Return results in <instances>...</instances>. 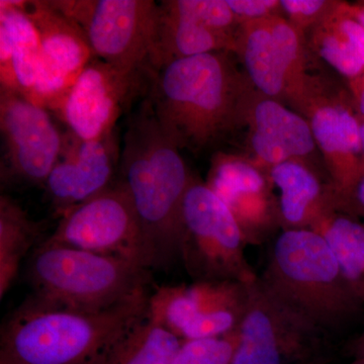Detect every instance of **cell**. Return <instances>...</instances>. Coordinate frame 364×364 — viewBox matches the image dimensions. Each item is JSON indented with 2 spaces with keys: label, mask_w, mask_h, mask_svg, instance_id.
<instances>
[{
  "label": "cell",
  "mask_w": 364,
  "mask_h": 364,
  "mask_svg": "<svg viewBox=\"0 0 364 364\" xmlns=\"http://www.w3.org/2000/svg\"><path fill=\"white\" fill-rule=\"evenodd\" d=\"M306 48L347 81L364 73V28L338 1L309 31Z\"/></svg>",
  "instance_id": "20"
},
{
  "label": "cell",
  "mask_w": 364,
  "mask_h": 364,
  "mask_svg": "<svg viewBox=\"0 0 364 364\" xmlns=\"http://www.w3.org/2000/svg\"><path fill=\"white\" fill-rule=\"evenodd\" d=\"M349 351L354 358L364 356V330L363 333L349 345Z\"/></svg>",
  "instance_id": "30"
},
{
  "label": "cell",
  "mask_w": 364,
  "mask_h": 364,
  "mask_svg": "<svg viewBox=\"0 0 364 364\" xmlns=\"http://www.w3.org/2000/svg\"><path fill=\"white\" fill-rule=\"evenodd\" d=\"M26 1H0L1 85L30 97L37 75L40 38L25 11Z\"/></svg>",
  "instance_id": "19"
},
{
  "label": "cell",
  "mask_w": 364,
  "mask_h": 364,
  "mask_svg": "<svg viewBox=\"0 0 364 364\" xmlns=\"http://www.w3.org/2000/svg\"><path fill=\"white\" fill-rule=\"evenodd\" d=\"M347 364H364V356H359V358H354L351 363Z\"/></svg>",
  "instance_id": "33"
},
{
  "label": "cell",
  "mask_w": 364,
  "mask_h": 364,
  "mask_svg": "<svg viewBox=\"0 0 364 364\" xmlns=\"http://www.w3.org/2000/svg\"><path fill=\"white\" fill-rule=\"evenodd\" d=\"M259 277L273 294L329 333L363 312L364 303L349 287L329 244L313 230H282Z\"/></svg>",
  "instance_id": "4"
},
{
  "label": "cell",
  "mask_w": 364,
  "mask_h": 364,
  "mask_svg": "<svg viewBox=\"0 0 364 364\" xmlns=\"http://www.w3.org/2000/svg\"><path fill=\"white\" fill-rule=\"evenodd\" d=\"M360 138L361 144H363V149L364 153V119H360Z\"/></svg>",
  "instance_id": "32"
},
{
  "label": "cell",
  "mask_w": 364,
  "mask_h": 364,
  "mask_svg": "<svg viewBox=\"0 0 364 364\" xmlns=\"http://www.w3.org/2000/svg\"><path fill=\"white\" fill-rule=\"evenodd\" d=\"M0 129L1 181L44 186L65 145L49 112L20 90L1 85Z\"/></svg>",
  "instance_id": "11"
},
{
  "label": "cell",
  "mask_w": 364,
  "mask_h": 364,
  "mask_svg": "<svg viewBox=\"0 0 364 364\" xmlns=\"http://www.w3.org/2000/svg\"><path fill=\"white\" fill-rule=\"evenodd\" d=\"M152 81L92 58L60 105L72 135L90 141L116 130L117 119L148 95Z\"/></svg>",
  "instance_id": "14"
},
{
  "label": "cell",
  "mask_w": 364,
  "mask_h": 364,
  "mask_svg": "<svg viewBox=\"0 0 364 364\" xmlns=\"http://www.w3.org/2000/svg\"><path fill=\"white\" fill-rule=\"evenodd\" d=\"M338 1L328 0H280L287 20L305 35L329 13Z\"/></svg>",
  "instance_id": "27"
},
{
  "label": "cell",
  "mask_w": 364,
  "mask_h": 364,
  "mask_svg": "<svg viewBox=\"0 0 364 364\" xmlns=\"http://www.w3.org/2000/svg\"><path fill=\"white\" fill-rule=\"evenodd\" d=\"M347 9H348L349 13H350L364 28V1L356 2V4H348V2H347Z\"/></svg>",
  "instance_id": "31"
},
{
  "label": "cell",
  "mask_w": 364,
  "mask_h": 364,
  "mask_svg": "<svg viewBox=\"0 0 364 364\" xmlns=\"http://www.w3.org/2000/svg\"><path fill=\"white\" fill-rule=\"evenodd\" d=\"M240 23L282 14L279 0H226Z\"/></svg>",
  "instance_id": "28"
},
{
  "label": "cell",
  "mask_w": 364,
  "mask_h": 364,
  "mask_svg": "<svg viewBox=\"0 0 364 364\" xmlns=\"http://www.w3.org/2000/svg\"><path fill=\"white\" fill-rule=\"evenodd\" d=\"M182 341L147 316L116 345L104 364H174Z\"/></svg>",
  "instance_id": "24"
},
{
  "label": "cell",
  "mask_w": 364,
  "mask_h": 364,
  "mask_svg": "<svg viewBox=\"0 0 364 364\" xmlns=\"http://www.w3.org/2000/svg\"><path fill=\"white\" fill-rule=\"evenodd\" d=\"M247 303L244 282L164 286L151 293L148 317L181 340L221 336L239 329Z\"/></svg>",
  "instance_id": "10"
},
{
  "label": "cell",
  "mask_w": 364,
  "mask_h": 364,
  "mask_svg": "<svg viewBox=\"0 0 364 364\" xmlns=\"http://www.w3.org/2000/svg\"><path fill=\"white\" fill-rule=\"evenodd\" d=\"M311 230L324 237L349 287L364 303V223L334 210L327 213Z\"/></svg>",
  "instance_id": "23"
},
{
  "label": "cell",
  "mask_w": 364,
  "mask_h": 364,
  "mask_svg": "<svg viewBox=\"0 0 364 364\" xmlns=\"http://www.w3.org/2000/svg\"><path fill=\"white\" fill-rule=\"evenodd\" d=\"M28 277L33 294L53 303L104 310L150 293V269L133 261L45 240L33 251Z\"/></svg>",
  "instance_id": "5"
},
{
  "label": "cell",
  "mask_w": 364,
  "mask_h": 364,
  "mask_svg": "<svg viewBox=\"0 0 364 364\" xmlns=\"http://www.w3.org/2000/svg\"><path fill=\"white\" fill-rule=\"evenodd\" d=\"M25 11L40 38L37 75L28 98L44 107H60L95 56L82 28L52 1H26Z\"/></svg>",
  "instance_id": "15"
},
{
  "label": "cell",
  "mask_w": 364,
  "mask_h": 364,
  "mask_svg": "<svg viewBox=\"0 0 364 364\" xmlns=\"http://www.w3.org/2000/svg\"><path fill=\"white\" fill-rule=\"evenodd\" d=\"M238 36L227 35L172 13L158 4L155 64L157 71L176 61L208 53L236 52Z\"/></svg>",
  "instance_id": "21"
},
{
  "label": "cell",
  "mask_w": 364,
  "mask_h": 364,
  "mask_svg": "<svg viewBox=\"0 0 364 364\" xmlns=\"http://www.w3.org/2000/svg\"><path fill=\"white\" fill-rule=\"evenodd\" d=\"M151 293L86 310L32 294L0 330V364H104L116 345L148 316Z\"/></svg>",
  "instance_id": "3"
},
{
  "label": "cell",
  "mask_w": 364,
  "mask_h": 364,
  "mask_svg": "<svg viewBox=\"0 0 364 364\" xmlns=\"http://www.w3.org/2000/svg\"><path fill=\"white\" fill-rule=\"evenodd\" d=\"M346 214L353 217L364 218V176L359 181L358 186L352 193L350 203H349L348 212Z\"/></svg>",
  "instance_id": "29"
},
{
  "label": "cell",
  "mask_w": 364,
  "mask_h": 364,
  "mask_svg": "<svg viewBox=\"0 0 364 364\" xmlns=\"http://www.w3.org/2000/svg\"><path fill=\"white\" fill-rule=\"evenodd\" d=\"M305 35L282 14L242 23L235 55L261 95L299 112L320 77L311 75Z\"/></svg>",
  "instance_id": "9"
},
{
  "label": "cell",
  "mask_w": 364,
  "mask_h": 364,
  "mask_svg": "<svg viewBox=\"0 0 364 364\" xmlns=\"http://www.w3.org/2000/svg\"><path fill=\"white\" fill-rule=\"evenodd\" d=\"M265 174L277 198L282 230L313 229L327 213L338 210L331 183L322 181L308 163H282Z\"/></svg>",
  "instance_id": "18"
},
{
  "label": "cell",
  "mask_w": 364,
  "mask_h": 364,
  "mask_svg": "<svg viewBox=\"0 0 364 364\" xmlns=\"http://www.w3.org/2000/svg\"><path fill=\"white\" fill-rule=\"evenodd\" d=\"M82 28L95 58L154 79L158 4L153 0H57Z\"/></svg>",
  "instance_id": "8"
},
{
  "label": "cell",
  "mask_w": 364,
  "mask_h": 364,
  "mask_svg": "<svg viewBox=\"0 0 364 364\" xmlns=\"http://www.w3.org/2000/svg\"><path fill=\"white\" fill-rule=\"evenodd\" d=\"M40 236L39 223L11 196H0V298L13 286L21 261Z\"/></svg>",
  "instance_id": "22"
},
{
  "label": "cell",
  "mask_w": 364,
  "mask_h": 364,
  "mask_svg": "<svg viewBox=\"0 0 364 364\" xmlns=\"http://www.w3.org/2000/svg\"><path fill=\"white\" fill-rule=\"evenodd\" d=\"M193 179L146 95L129 114L117 181L130 196L150 268L181 259L182 203Z\"/></svg>",
  "instance_id": "2"
},
{
  "label": "cell",
  "mask_w": 364,
  "mask_h": 364,
  "mask_svg": "<svg viewBox=\"0 0 364 364\" xmlns=\"http://www.w3.org/2000/svg\"><path fill=\"white\" fill-rule=\"evenodd\" d=\"M247 245L229 208L193 177L182 203L181 259L196 282H240L258 277L245 255Z\"/></svg>",
  "instance_id": "7"
},
{
  "label": "cell",
  "mask_w": 364,
  "mask_h": 364,
  "mask_svg": "<svg viewBox=\"0 0 364 364\" xmlns=\"http://www.w3.org/2000/svg\"><path fill=\"white\" fill-rule=\"evenodd\" d=\"M172 13L227 35L238 36L241 23L226 0H167L162 1Z\"/></svg>",
  "instance_id": "25"
},
{
  "label": "cell",
  "mask_w": 364,
  "mask_h": 364,
  "mask_svg": "<svg viewBox=\"0 0 364 364\" xmlns=\"http://www.w3.org/2000/svg\"><path fill=\"white\" fill-rule=\"evenodd\" d=\"M338 93L322 80L299 112L308 119L312 129L338 210L346 214L354 188L364 176V153L360 119L351 98Z\"/></svg>",
  "instance_id": "13"
},
{
  "label": "cell",
  "mask_w": 364,
  "mask_h": 364,
  "mask_svg": "<svg viewBox=\"0 0 364 364\" xmlns=\"http://www.w3.org/2000/svg\"><path fill=\"white\" fill-rule=\"evenodd\" d=\"M74 139L70 152L55 165L44 186L48 200L59 217L111 188L119 174L121 148L116 130L95 140Z\"/></svg>",
  "instance_id": "16"
},
{
  "label": "cell",
  "mask_w": 364,
  "mask_h": 364,
  "mask_svg": "<svg viewBox=\"0 0 364 364\" xmlns=\"http://www.w3.org/2000/svg\"><path fill=\"white\" fill-rule=\"evenodd\" d=\"M46 240L124 258L150 269L130 196L119 181L104 193L66 210Z\"/></svg>",
  "instance_id": "12"
},
{
  "label": "cell",
  "mask_w": 364,
  "mask_h": 364,
  "mask_svg": "<svg viewBox=\"0 0 364 364\" xmlns=\"http://www.w3.org/2000/svg\"><path fill=\"white\" fill-rule=\"evenodd\" d=\"M233 364H329L330 333L272 293L259 275L248 284Z\"/></svg>",
  "instance_id": "6"
},
{
  "label": "cell",
  "mask_w": 364,
  "mask_h": 364,
  "mask_svg": "<svg viewBox=\"0 0 364 364\" xmlns=\"http://www.w3.org/2000/svg\"><path fill=\"white\" fill-rule=\"evenodd\" d=\"M245 126L249 128L247 157L265 173L284 162L312 165L310 159L318 150L312 129L308 119L289 105L256 90Z\"/></svg>",
  "instance_id": "17"
},
{
  "label": "cell",
  "mask_w": 364,
  "mask_h": 364,
  "mask_svg": "<svg viewBox=\"0 0 364 364\" xmlns=\"http://www.w3.org/2000/svg\"><path fill=\"white\" fill-rule=\"evenodd\" d=\"M234 56L220 51L176 60L153 79L148 97L179 150L198 154L245 127L256 90Z\"/></svg>",
  "instance_id": "1"
},
{
  "label": "cell",
  "mask_w": 364,
  "mask_h": 364,
  "mask_svg": "<svg viewBox=\"0 0 364 364\" xmlns=\"http://www.w3.org/2000/svg\"><path fill=\"white\" fill-rule=\"evenodd\" d=\"M239 342V329L221 336L183 340L174 364H233Z\"/></svg>",
  "instance_id": "26"
}]
</instances>
